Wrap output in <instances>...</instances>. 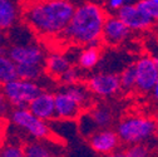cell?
Instances as JSON below:
<instances>
[{"instance_id": "6da1fadb", "label": "cell", "mask_w": 158, "mask_h": 157, "mask_svg": "<svg viewBox=\"0 0 158 157\" xmlns=\"http://www.w3.org/2000/svg\"><path fill=\"white\" fill-rule=\"evenodd\" d=\"M74 8L72 0H36L24 10V19L35 34L59 36L67 28Z\"/></svg>"}, {"instance_id": "7a4b0ae2", "label": "cell", "mask_w": 158, "mask_h": 157, "mask_svg": "<svg viewBox=\"0 0 158 157\" xmlns=\"http://www.w3.org/2000/svg\"><path fill=\"white\" fill-rule=\"evenodd\" d=\"M106 18L107 11L102 4L92 0L81 3L74 8L67 28L59 36L75 45L85 47L90 44H101V35Z\"/></svg>"}, {"instance_id": "3957f363", "label": "cell", "mask_w": 158, "mask_h": 157, "mask_svg": "<svg viewBox=\"0 0 158 157\" xmlns=\"http://www.w3.org/2000/svg\"><path fill=\"white\" fill-rule=\"evenodd\" d=\"M157 131V121L144 116H127L117 125L119 141L126 145L143 143Z\"/></svg>"}, {"instance_id": "277c9868", "label": "cell", "mask_w": 158, "mask_h": 157, "mask_svg": "<svg viewBox=\"0 0 158 157\" xmlns=\"http://www.w3.org/2000/svg\"><path fill=\"white\" fill-rule=\"evenodd\" d=\"M4 95L11 108H25L30 103L33 98H35L43 91V87L38 82L15 78L13 81L4 83L2 87Z\"/></svg>"}, {"instance_id": "5b68a950", "label": "cell", "mask_w": 158, "mask_h": 157, "mask_svg": "<svg viewBox=\"0 0 158 157\" xmlns=\"http://www.w3.org/2000/svg\"><path fill=\"white\" fill-rule=\"evenodd\" d=\"M8 117L14 126L23 129L34 140H45L52 137V128L48 122L38 118L27 107L11 108Z\"/></svg>"}, {"instance_id": "8992f818", "label": "cell", "mask_w": 158, "mask_h": 157, "mask_svg": "<svg viewBox=\"0 0 158 157\" xmlns=\"http://www.w3.org/2000/svg\"><path fill=\"white\" fill-rule=\"evenodd\" d=\"M134 64L135 89L141 93L152 92L158 79V57L143 55Z\"/></svg>"}, {"instance_id": "52a82bcc", "label": "cell", "mask_w": 158, "mask_h": 157, "mask_svg": "<svg viewBox=\"0 0 158 157\" xmlns=\"http://www.w3.org/2000/svg\"><path fill=\"white\" fill-rule=\"evenodd\" d=\"M6 55L18 64H39L44 66L45 52L35 42L22 43V44H9Z\"/></svg>"}, {"instance_id": "ba28073f", "label": "cell", "mask_w": 158, "mask_h": 157, "mask_svg": "<svg viewBox=\"0 0 158 157\" xmlns=\"http://www.w3.org/2000/svg\"><path fill=\"white\" fill-rule=\"evenodd\" d=\"M87 87L93 95L109 98L121 91L119 75L113 72H101L89 77Z\"/></svg>"}, {"instance_id": "9c48e42d", "label": "cell", "mask_w": 158, "mask_h": 157, "mask_svg": "<svg viewBox=\"0 0 158 157\" xmlns=\"http://www.w3.org/2000/svg\"><path fill=\"white\" fill-rule=\"evenodd\" d=\"M131 32L132 30H129L117 15H107L102 29L101 42L108 47H118L129 38Z\"/></svg>"}, {"instance_id": "30bf717a", "label": "cell", "mask_w": 158, "mask_h": 157, "mask_svg": "<svg viewBox=\"0 0 158 157\" xmlns=\"http://www.w3.org/2000/svg\"><path fill=\"white\" fill-rule=\"evenodd\" d=\"M55 118L59 121H74L84 111L74 98L62 87L54 93Z\"/></svg>"}, {"instance_id": "8fae6325", "label": "cell", "mask_w": 158, "mask_h": 157, "mask_svg": "<svg viewBox=\"0 0 158 157\" xmlns=\"http://www.w3.org/2000/svg\"><path fill=\"white\" fill-rule=\"evenodd\" d=\"M117 16L128 27L129 30H146L154 23L152 19L135 4H124L117 11Z\"/></svg>"}, {"instance_id": "7c38bea8", "label": "cell", "mask_w": 158, "mask_h": 157, "mask_svg": "<svg viewBox=\"0 0 158 157\" xmlns=\"http://www.w3.org/2000/svg\"><path fill=\"white\" fill-rule=\"evenodd\" d=\"M89 145L97 153H101L104 156L107 153L117 151V148L121 145V141L117 132L107 127L92 133L89 136Z\"/></svg>"}, {"instance_id": "4fadbf2b", "label": "cell", "mask_w": 158, "mask_h": 157, "mask_svg": "<svg viewBox=\"0 0 158 157\" xmlns=\"http://www.w3.org/2000/svg\"><path fill=\"white\" fill-rule=\"evenodd\" d=\"M34 116L45 122L53 121L55 118V107H54V93L43 89L35 98L30 101L27 107Z\"/></svg>"}, {"instance_id": "5bb4252c", "label": "cell", "mask_w": 158, "mask_h": 157, "mask_svg": "<svg viewBox=\"0 0 158 157\" xmlns=\"http://www.w3.org/2000/svg\"><path fill=\"white\" fill-rule=\"evenodd\" d=\"M59 148L60 146L58 143H52L48 138L34 140L23 147V153L27 157H59L63 155V151Z\"/></svg>"}, {"instance_id": "9a60e30c", "label": "cell", "mask_w": 158, "mask_h": 157, "mask_svg": "<svg viewBox=\"0 0 158 157\" xmlns=\"http://www.w3.org/2000/svg\"><path fill=\"white\" fill-rule=\"evenodd\" d=\"M22 16L19 0H0V29L8 32L16 25Z\"/></svg>"}, {"instance_id": "2e32d148", "label": "cell", "mask_w": 158, "mask_h": 157, "mask_svg": "<svg viewBox=\"0 0 158 157\" xmlns=\"http://www.w3.org/2000/svg\"><path fill=\"white\" fill-rule=\"evenodd\" d=\"M70 67H72V59L67 54L52 53L48 57H45L44 69L47 74L52 78H56L58 79Z\"/></svg>"}, {"instance_id": "e0dca14e", "label": "cell", "mask_w": 158, "mask_h": 157, "mask_svg": "<svg viewBox=\"0 0 158 157\" xmlns=\"http://www.w3.org/2000/svg\"><path fill=\"white\" fill-rule=\"evenodd\" d=\"M101 55H102L101 44L85 45L77 57L78 67L82 70L93 69L98 66V63L101 62Z\"/></svg>"}, {"instance_id": "ac0fdd59", "label": "cell", "mask_w": 158, "mask_h": 157, "mask_svg": "<svg viewBox=\"0 0 158 157\" xmlns=\"http://www.w3.org/2000/svg\"><path fill=\"white\" fill-rule=\"evenodd\" d=\"M87 113L89 114L92 122L94 123V126L98 129L107 128L113 122V113H112L110 108L104 104H99V106L97 104V106L89 108L87 111Z\"/></svg>"}, {"instance_id": "d6986e66", "label": "cell", "mask_w": 158, "mask_h": 157, "mask_svg": "<svg viewBox=\"0 0 158 157\" xmlns=\"http://www.w3.org/2000/svg\"><path fill=\"white\" fill-rule=\"evenodd\" d=\"M63 88L82 106L83 109H87L88 107L92 106V93L89 92L87 84H82L79 82L72 86H63Z\"/></svg>"}, {"instance_id": "ffe728a7", "label": "cell", "mask_w": 158, "mask_h": 157, "mask_svg": "<svg viewBox=\"0 0 158 157\" xmlns=\"http://www.w3.org/2000/svg\"><path fill=\"white\" fill-rule=\"evenodd\" d=\"M44 66L39 64H18L16 66V73L18 78L33 82H39L44 75Z\"/></svg>"}, {"instance_id": "44dd1931", "label": "cell", "mask_w": 158, "mask_h": 157, "mask_svg": "<svg viewBox=\"0 0 158 157\" xmlns=\"http://www.w3.org/2000/svg\"><path fill=\"white\" fill-rule=\"evenodd\" d=\"M15 78H18L16 64L6 55V53H0V87Z\"/></svg>"}, {"instance_id": "7402d4cb", "label": "cell", "mask_w": 158, "mask_h": 157, "mask_svg": "<svg viewBox=\"0 0 158 157\" xmlns=\"http://www.w3.org/2000/svg\"><path fill=\"white\" fill-rule=\"evenodd\" d=\"M119 75V83H121V89L124 92H131L135 89V70H134V64H128L126 66Z\"/></svg>"}, {"instance_id": "603a6c76", "label": "cell", "mask_w": 158, "mask_h": 157, "mask_svg": "<svg viewBox=\"0 0 158 157\" xmlns=\"http://www.w3.org/2000/svg\"><path fill=\"white\" fill-rule=\"evenodd\" d=\"M60 83L63 86H72V84H77L81 82L82 79V69L81 68H77V67H70L68 68L60 77L58 78Z\"/></svg>"}, {"instance_id": "cb8c5ba5", "label": "cell", "mask_w": 158, "mask_h": 157, "mask_svg": "<svg viewBox=\"0 0 158 157\" xmlns=\"http://www.w3.org/2000/svg\"><path fill=\"white\" fill-rule=\"evenodd\" d=\"M135 5L144 11L153 22L158 20V0H138Z\"/></svg>"}, {"instance_id": "d4e9b609", "label": "cell", "mask_w": 158, "mask_h": 157, "mask_svg": "<svg viewBox=\"0 0 158 157\" xmlns=\"http://www.w3.org/2000/svg\"><path fill=\"white\" fill-rule=\"evenodd\" d=\"M127 157H149V150L143 143L129 145L124 151Z\"/></svg>"}, {"instance_id": "484cf974", "label": "cell", "mask_w": 158, "mask_h": 157, "mask_svg": "<svg viewBox=\"0 0 158 157\" xmlns=\"http://www.w3.org/2000/svg\"><path fill=\"white\" fill-rule=\"evenodd\" d=\"M0 152L6 157H22V156H24L23 147L18 146V145H5L2 150H0Z\"/></svg>"}, {"instance_id": "4316f807", "label": "cell", "mask_w": 158, "mask_h": 157, "mask_svg": "<svg viewBox=\"0 0 158 157\" xmlns=\"http://www.w3.org/2000/svg\"><path fill=\"white\" fill-rule=\"evenodd\" d=\"M10 111H11V106L8 102L6 97L4 95L2 88H0V120L6 118V117L9 116V113H10Z\"/></svg>"}, {"instance_id": "83f0119b", "label": "cell", "mask_w": 158, "mask_h": 157, "mask_svg": "<svg viewBox=\"0 0 158 157\" xmlns=\"http://www.w3.org/2000/svg\"><path fill=\"white\" fill-rule=\"evenodd\" d=\"M104 4H106L107 10H109V11H118L124 5V0H107Z\"/></svg>"}, {"instance_id": "f1b7e54d", "label": "cell", "mask_w": 158, "mask_h": 157, "mask_svg": "<svg viewBox=\"0 0 158 157\" xmlns=\"http://www.w3.org/2000/svg\"><path fill=\"white\" fill-rule=\"evenodd\" d=\"M9 45V40H8V34L5 30L0 29V53H6Z\"/></svg>"}, {"instance_id": "f546056e", "label": "cell", "mask_w": 158, "mask_h": 157, "mask_svg": "<svg viewBox=\"0 0 158 157\" xmlns=\"http://www.w3.org/2000/svg\"><path fill=\"white\" fill-rule=\"evenodd\" d=\"M103 157H127L124 151H114V152H110V153H107L104 155Z\"/></svg>"}, {"instance_id": "4dcf8cb0", "label": "cell", "mask_w": 158, "mask_h": 157, "mask_svg": "<svg viewBox=\"0 0 158 157\" xmlns=\"http://www.w3.org/2000/svg\"><path fill=\"white\" fill-rule=\"evenodd\" d=\"M152 94H153V98L156 100V102H158V79H157V82L152 89Z\"/></svg>"}, {"instance_id": "1f68e13d", "label": "cell", "mask_w": 158, "mask_h": 157, "mask_svg": "<svg viewBox=\"0 0 158 157\" xmlns=\"http://www.w3.org/2000/svg\"><path fill=\"white\" fill-rule=\"evenodd\" d=\"M138 0H124V4H135Z\"/></svg>"}, {"instance_id": "d6a6232c", "label": "cell", "mask_w": 158, "mask_h": 157, "mask_svg": "<svg viewBox=\"0 0 158 157\" xmlns=\"http://www.w3.org/2000/svg\"><path fill=\"white\" fill-rule=\"evenodd\" d=\"M72 2H73V3H79V4H81V3H84V2H88V0H72Z\"/></svg>"}, {"instance_id": "836d02e7", "label": "cell", "mask_w": 158, "mask_h": 157, "mask_svg": "<svg viewBox=\"0 0 158 157\" xmlns=\"http://www.w3.org/2000/svg\"><path fill=\"white\" fill-rule=\"evenodd\" d=\"M97 2L99 3V4H103V3H106V2H107V0H97Z\"/></svg>"}, {"instance_id": "e575fe53", "label": "cell", "mask_w": 158, "mask_h": 157, "mask_svg": "<svg viewBox=\"0 0 158 157\" xmlns=\"http://www.w3.org/2000/svg\"><path fill=\"white\" fill-rule=\"evenodd\" d=\"M156 121L158 122V112H157V114H156Z\"/></svg>"}, {"instance_id": "d590c367", "label": "cell", "mask_w": 158, "mask_h": 157, "mask_svg": "<svg viewBox=\"0 0 158 157\" xmlns=\"http://www.w3.org/2000/svg\"><path fill=\"white\" fill-rule=\"evenodd\" d=\"M0 157H6V156H4V155H3L2 152H0Z\"/></svg>"}, {"instance_id": "8d00e7d4", "label": "cell", "mask_w": 158, "mask_h": 157, "mask_svg": "<svg viewBox=\"0 0 158 157\" xmlns=\"http://www.w3.org/2000/svg\"><path fill=\"white\" fill-rule=\"evenodd\" d=\"M22 157H27V156H22Z\"/></svg>"}, {"instance_id": "74e56055", "label": "cell", "mask_w": 158, "mask_h": 157, "mask_svg": "<svg viewBox=\"0 0 158 157\" xmlns=\"http://www.w3.org/2000/svg\"><path fill=\"white\" fill-rule=\"evenodd\" d=\"M0 134H2V132H0Z\"/></svg>"}]
</instances>
